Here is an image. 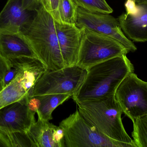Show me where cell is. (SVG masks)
<instances>
[{
	"mask_svg": "<svg viewBox=\"0 0 147 147\" xmlns=\"http://www.w3.org/2000/svg\"><path fill=\"white\" fill-rule=\"evenodd\" d=\"M87 72L78 90L72 97L76 103L114 96L120 84L134 68L126 55L96 64Z\"/></svg>",
	"mask_w": 147,
	"mask_h": 147,
	"instance_id": "1",
	"label": "cell"
},
{
	"mask_svg": "<svg viewBox=\"0 0 147 147\" xmlns=\"http://www.w3.org/2000/svg\"><path fill=\"white\" fill-rule=\"evenodd\" d=\"M47 70L65 67L59 48L55 20L41 5L20 32Z\"/></svg>",
	"mask_w": 147,
	"mask_h": 147,
	"instance_id": "2",
	"label": "cell"
},
{
	"mask_svg": "<svg viewBox=\"0 0 147 147\" xmlns=\"http://www.w3.org/2000/svg\"><path fill=\"white\" fill-rule=\"evenodd\" d=\"M82 117L109 138L136 147L122 121V109L115 95L99 99L76 103Z\"/></svg>",
	"mask_w": 147,
	"mask_h": 147,
	"instance_id": "3",
	"label": "cell"
},
{
	"mask_svg": "<svg viewBox=\"0 0 147 147\" xmlns=\"http://www.w3.org/2000/svg\"><path fill=\"white\" fill-rule=\"evenodd\" d=\"M81 42L76 65L87 69L96 64L126 55L129 51L109 36L88 28H80Z\"/></svg>",
	"mask_w": 147,
	"mask_h": 147,
	"instance_id": "4",
	"label": "cell"
},
{
	"mask_svg": "<svg viewBox=\"0 0 147 147\" xmlns=\"http://www.w3.org/2000/svg\"><path fill=\"white\" fill-rule=\"evenodd\" d=\"M59 126L63 131L66 147H134L102 134L81 116L78 108Z\"/></svg>",
	"mask_w": 147,
	"mask_h": 147,
	"instance_id": "5",
	"label": "cell"
},
{
	"mask_svg": "<svg viewBox=\"0 0 147 147\" xmlns=\"http://www.w3.org/2000/svg\"><path fill=\"white\" fill-rule=\"evenodd\" d=\"M86 72V69L76 65L56 70H46L36 82L32 97L49 94H69L72 97L81 86Z\"/></svg>",
	"mask_w": 147,
	"mask_h": 147,
	"instance_id": "6",
	"label": "cell"
},
{
	"mask_svg": "<svg viewBox=\"0 0 147 147\" xmlns=\"http://www.w3.org/2000/svg\"><path fill=\"white\" fill-rule=\"evenodd\" d=\"M123 112L132 121L147 115V82L134 72L127 76L115 94Z\"/></svg>",
	"mask_w": 147,
	"mask_h": 147,
	"instance_id": "7",
	"label": "cell"
},
{
	"mask_svg": "<svg viewBox=\"0 0 147 147\" xmlns=\"http://www.w3.org/2000/svg\"><path fill=\"white\" fill-rule=\"evenodd\" d=\"M109 14L92 13L78 7L75 25L80 29L88 28L111 37L122 43L129 51H136L134 44L123 33L118 19Z\"/></svg>",
	"mask_w": 147,
	"mask_h": 147,
	"instance_id": "8",
	"label": "cell"
},
{
	"mask_svg": "<svg viewBox=\"0 0 147 147\" xmlns=\"http://www.w3.org/2000/svg\"><path fill=\"white\" fill-rule=\"evenodd\" d=\"M30 98H24L0 109L1 130L9 133H27L36 122L35 113L28 107Z\"/></svg>",
	"mask_w": 147,
	"mask_h": 147,
	"instance_id": "9",
	"label": "cell"
},
{
	"mask_svg": "<svg viewBox=\"0 0 147 147\" xmlns=\"http://www.w3.org/2000/svg\"><path fill=\"white\" fill-rule=\"evenodd\" d=\"M35 13L27 0H8L0 12V32L20 33Z\"/></svg>",
	"mask_w": 147,
	"mask_h": 147,
	"instance_id": "10",
	"label": "cell"
},
{
	"mask_svg": "<svg viewBox=\"0 0 147 147\" xmlns=\"http://www.w3.org/2000/svg\"><path fill=\"white\" fill-rule=\"evenodd\" d=\"M55 25L65 66L75 65L81 42V29L75 24L55 21Z\"/></svg>",
	"mask_w": 147,
	"mask_h": 147,
	"instance_id": "11",
	"label": "cell"
},
{
	"mask_svg": "<svg viewBox=\"0 0 147 147\" xmlns=\"http://www.w3.org/2000/svg\"><path fill=\"white\" fill-rule=\"evenodd\" d=\"M136 12L123 14L118 18L123 32L136 42L147 41V0H135Z\"/></svg>",
	"mask_w": 147,
	"mask_h": 147,
	"instance_id": "12",
	"label": "cell"
},
{
	"mask_svg": "<svg viewBox=\"0 0 147 147\" xmlns=\"http://www.w3.org/2000/svg\"><path fill=\"white\" fill-rule=\"evenodd\" d=\"M26 133L32 147H66L63 129L49 121L38 119Z\"/></svg>",
	"mask_w": 147,
	"mask_h": 147,
	"instance_id": "13",
	"label": "cell"
},
{
	"mask_svg": "<svg viewBox=\"0 0 147 147\" xmlns=\"http://www.w3.org/2000/svg\"><path fill=\"white\" fill-rule=\"evenodd\" d=\"M0 55L6 60L37 58L20 33L0 32Z\"/></svg>",
	"mask_w": 147,
	"mask_h": 147,
	"instance_id": "14",
	"label": "cell"
},
{
	"mask_svg": "<svg viewBox=\"0 0 147 147\" xmlns=\"http://www.w3.org/2000/svg\"><path fill=\"white\" fill-rule=\"evenodd\" d=\"M11 60L19 66V71L13 80L0 92V109L24 98L31 97V94L27 89L22 58Z\"/></svg>",
	"mask_w": 147,
	"mask_h": 147,
	"instance_id": "15",
	"label": "cell"
},
{
	"mask_svg": "<svg viewBox=\"0 0 147 147\" xmlns=\"http://www.w3.org/2000/svg\"><path fill=\"white\" fill-rule=\"evenodd\" d=\"M40 104L36 113L38 119L49 121L52 120V113L54 110L70 98L69 94H49L37 96Z\"/></svg>",
	"mask_w": 147,
	"mask_h": 147,
	"instance_id": "16",
	"label": "cell"
},
{
	"mask_svg": "<svg viewBox=\"0 0 147 147\" xmlns=\"http://www.w3.org/2000/svg\"><path fill=\"white\" fill-rule=\"evenodd\" d=\"M31 147L27 133H9L0 129V147Z\"/></svg>",
	"mask_w": 147,
	"mask_h": 147,
	"instance_id": "17",
	"label": "cell"
},
{
	"mask_svg": "<svg viewBox=\"0 0 147 147\" xmlns=\"http://www.w3.org/2000/svg\"><path fill=\"white\" fill-rule=\"evenodd\" d=\"M78 7L74 0H60L59 14L61 22L75 24L78 16Z\"/></svg>",
	"mask_w": 147,
	"mask_h": 147,
	"instance_id": "18",
	"label": "cell"
},
{
	"mask_svg": "<svg viewBox=\"0 0 147 147\" xmlns=\"http://www.w3.org/2000/svg\"><path fill=\"white\" fill-rule=\"evenodd\" d=\"M132 135L136 147H147V115L133 122Z\"/></svg>",
	"mask_w": 147,
	"mask_h": 147,
	"instance_id": "19",
	"label": "cell"
},
{
	"mask_svg": "<svg viewBox=\"0 0 147 147\" xmlns=\"http://www.w3.org/2000/svg\"><path fill=\"white\" fill-rule=\"evenodd\" d=\"M74 1L78 7L92 13L110 14L113 11L105 0H74Z\"/></svg>",
	"mask_w": 147,
	"mask_h": 147,
	"instance_id": "20",
	"label": "cell"
},
{
	"mask_svg": "<svg viewBox=\"0 0 147 147\" xmlns=\"http://www.w3.org/2000/svg\"><path fill=\"white\" fill-rule=\"evenodd\" d=\"M60 0H40V4L53 17L55 21L61 22L59 14Z\"/></svg>",
	"mask_w": 147,
	"mask_h": 147,
	"instance_id": "21",
	"label": "cell"
},
{
	"mask_svg": "<svg viewBox=\"0 0 147 147\" xmlns=\"http://www.w3.org/2000/svg\"><path fill=\"white\" fill-rule=\"evenodd\" d=\"M11 66L9 60H6L0 55V92L5 87L4 79Z\"/></svg>",
	"mask_w": 147,
	"mask_h": 147,
	"instance_id": "22",
	"label": "cell"
},
{
	"mask_svg": "<svg viewBox=\"0 0 147 147\" xmlns=\"http://www.w3.org/2000/svg\"><path fill=\"white\" fill-rule=\"evenodd\" d=\"M40 104L38 98L36 96L30 97L28 101V105L29 108L32 111L36 113Z\"/></svg>",
	"mask_w": 147,
	"mask_h": 147,
	"instance_id": "23",
	"label": "cell"
},
{
	"mask_svg": "<svg viewBox=\"0 0 147 147\" xmlns=\"http://www.w3.org/2000/svg\"><path fill=\"white\" fill-rule=\"evenodd\" d=\"M125 7L127 14H133L136 13V8L135 0H127L125 3Z\"/></svg>",
	"mask_w": 147,
	"mask_h": 147,
	"instance_id": "24",
	"label": "cell"
},
{
	"mask_svg": "<svg viewBox=\"0 0 147 147\" xmlns=\"http://www.w3.org/2000/svg\"><path fill=\"white\" fill-rule=\"evenodd\" d=\"M28 1L35 10L38 8L41 5L40 0H28Z\"/></svg>",
	"mask_w": 147,
	"mask_h": 147,
	"instance_id": "25",
	"label": "cell"
}]
</instances>
